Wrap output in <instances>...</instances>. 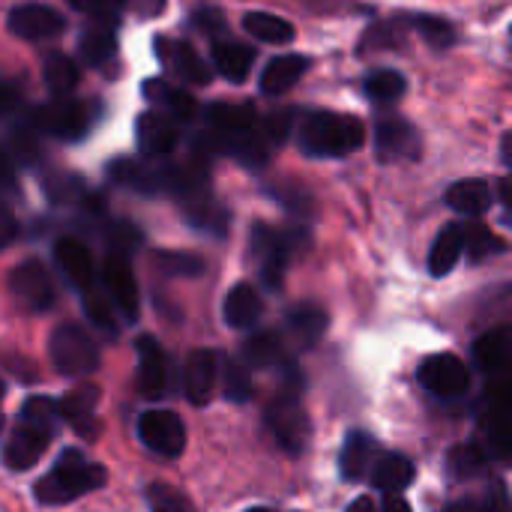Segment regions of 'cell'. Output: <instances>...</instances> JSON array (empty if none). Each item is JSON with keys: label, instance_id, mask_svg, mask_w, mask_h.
Listing matches in <instances>:
<instances>
[{"label": "cell", "instance_id": "cell-5", "mask_svg": "<svg viewBox=\"0 0 512 512\" xmlns=\"http://www.w3.org/2000/svg\"><path fill=\"white\" fill-rule=\"evenodd\" d=\"M51 363L60 375H90L99 366L96 342L78 324H60L48 342Z\"/></svg>", "mask_w": 512, "mask_h": 512}, {"label": "cell", "instance_id": "cell-23", "mask_svg": "<svg viewBox=\"0 0 512 512\" xmlns=\"http://www.w3.org/2000/svg\"><path fill=\"white\" fill-rule=\"evenodd\" d=\"M141 93L147 96V102L156 111H165L174 120H192L198 114V105H195L192 93H186V90H180V87H174V84H168L162 78H147Z\"/></svg>", "mask_w": 512, "mask_h": 512}, {"label": "cell", "instance_id": "cell-50", "mask_svg": "<svg viewBox=\"0 0 512 512\" xmlns=\"http://www.w3.org/2000/svg\"><path fill=\"white\" fill-rule=\"evenodd\" d=\"M501 201L507 207V225H512V174L507 180H501Z\"/></svg>", "mask_w": 512, "mask_h": 512}, {"label": "cell", "instance_id": "cell-26", "mask_svg": "<svg viewBox=\"0 0 512 512\" xmlns=\"http://www.w3.org/2000/svg\"><path fill=\"white\" fill-rule=\"evenodd\" d=\"M417 471H414V462L399 456V453H381L375 471L369 474V483L387 495H399L402 489H408L414 483Z\"/></svg>", "mask_w": 512, "mask_h": 512}, {"label": "cell", "instance_id": "cell-24", "mask_svg": "<svg viewBox=\"0 0 512 512\" xmlns=\"http://www.w3.org/2000/svg\"><path fill=\"white\" fill-rule=\"evenodd\" d=\"M306 69H309V60H306L303 54H282V57H273V60L264 66L258 87H261V93H267V96H282V93H288V90L306 75Z\"/></svg>", "mask_w": 512, "mask_h": 512}, {"label": "cell", "instance_id": "cell-36", "mask_svg": "<svg viewBox=\"0 0 512 512\" xmlns=\"http://www.w3.org/2000/svg\"><path fill=\"white\" fill-rule=\"evenodd\" d=\"M489 459H492V456L486 453V447H483L480 441H474V444H462V447L450 450L447 468H450V474H453L456 480H477V477L486 471Z\"/></svg>", "mask_w": 512, "mask_h": 512}, {"label": "cell", "instance_id": "cell-40", "mask_svg": "<svg viewBox=\"0 0 512 512\" xmlns=\"http://www.w3.org/2000/svg\"><path fill=\"white\" fill-rule=\"evenodd\" d=\"M420 36H423V42L426 45H432V48H450L453 45V39H456V30H453V24L450 21H444V18H432V15H414V18H405Z\"/></svg>", "mask_w": 512, "mask_h": 512}, {"label": "cell", "instance_id": "cell-8", "mask_svg": "<svg viewBox=\"0 0 512 512\" xmlns=\"http://www.w3.org/2000/svg\"><path fill=\"white\" fill-rule=\"evenodd\" d=\"M417 381L426 393L432 396H441V399H456L462 393H468L471 387V372L468 366L453 357V354H432L423 360L420 372H417Z\"/></svg>", "mask_w": 512, "mask_h": 512}, {"label": "cell", "instance_id": "cell-6", "mask_svg": "<svg viewBox=\"0 0 512 512\" xmlns=\"http://www.w3.org/2000/svg\"><path fill=\"white\" fill-rule=\"evenodd\" d=\"M90 108L78 99H54L48 105H39L30 117L33 129L51 135V138H60V141H78L87 135L90 129Z\"/></svg>", "mask_w": 512, "mask_h": 512}, {"label": "cell", "instance_id": "cell-49", "mask_svg": "<svg viewBox=\"0 0 512 512\" xmlns=\"http://www.w3.org/2000/svg\"><path fill=\"white\" fill-rule=\"evenodd\" d=\"M165 6V0H126V9H132L135 15H159Z\"/></svg>", "mask_w": 512, "mask_h": 512}, {"label": "cell", "instance_id": "cell-46", "mask_svg": "<svg viewBox=\"0 0 512 512\" xmlns=\"http://www.w3.org/2000/svg\"><path fill=\"white\" fill-rule=\"evenodd\" d=\"M72 9H81L87 12L93 21H114L123 9H126V0H66Z\"/></svg>", "mask_w": 512, "mask_h": 512}, {"label": "cell", "instance_id": "cell-25", "mask_svg": "<svg viewBox=\"0 0 512 512\" xmlns=\"http://www.w3.org/2000/svg\"><path fill=\"white\" fill-rule=\"evenodd\" d=\"M96 405H99V390L96 387H78L72 393L63 396L60 402V414L66 423H72V429L84 438L96 435Z\"/></svg>", "mask_w": 512, "mask_h": 512}, {"label": "cell", "instance_id": "cell-16", "mask_svg": "<svg viewBox=\"0 0 512 512\" xmlns=\"http://www.w3.org/2000/svg\"><path fill=\"white\" fill-rule=\"evenodd\" d=\"M138 390L147 399H159L168 390V357L153 336L138 339Z\"/></svg>", "mask_w": 512, "mask_h": 512}, {"label": "cell", "instance_id": "cell-4", "mask_svg": "<svg viewBox=\"0 0 512 512\" xmlns=\"http://www.w3.org/2000/svg\"><path fill=\"white\" fill-rule=\"evenodd\" d=\"M267 426L273 432V438L279 441V447L291 456H300L312 438V423L306 408L297 399V390H288L282 396H276L267 408Z\"/></svg>", "mask_w": 512, "mask_h": 512}, {"label": "cell", "instance_id": "cell-11", "mask_svg": "<svg viewBox=\"0 0 512 512\" xmlns=\"http://www.w3.org/2000/svg\"><path fill=\"white\" fill-rule=\"evenodd\" d=\"M102 285L108 291L111 306L126 318V321H138L141 312V297H138V282L135 273L126 261V255L111 252L102 264Z\"/></svg>", "mask_w": 512, "mask_h": 512}, {"label": "cell", "instance_id": "cell-41", "mask_svg": "<svg viewBox=\"0 0 512 512\" xmlns=\"http://www.w3.org/2000/svg\"><path fill=\"white\" fill-rule=\"evenodd\" d=\"M147 507L150 512H195L192 501L180 489L165 486V483H153L147 489Z\"/></svg>", "mask_w": 512, "mask_h": 512}, {"label": "cell", "instance_id": "cell-51", "mask_svg": "<svg viewBox=\"0 0 512 512\" xmlns=\"http://www.w3.org/2000/svg\"><path fill=\"white\" fill-rule=\"evenodd\" d=\"M381 512H411V504H408L405 498H399V495H387L384 510Z\"/></svg>", "mask_w": 512, "mask_h": 512}, {"label": "cell", "instance_id": "cell-33", "mask_svg": "<svg viewBox=\"0 0 512 512\" xmlns=\"http://www.w3.org/2000/svg\"><path fill=\"white\" fill-rule=\"evenodd\" d=\"M78 48H81V57L93 66H102L114 57L117 51V36H114V27L108 21H90L78 39Z\"/></svg>", "mask_w": 512, "mask_h": 512}, {"label": "cell", "instance_id": "cell-13", "mask_svg": "<svg viewBox=\"0 0 512 512\" xmlns=\"http://www.w3.org/2000/svg\"><path fill=\"white\" fill-rule=\"evenodd\" d=\"M63 27H66L63 15L54 12L51 6H42V3H21L9 12V30L27 42L54 39Z\"/></svg>", "mask_w": 512, "mask_h": 512}, {"label": "cell", "instance_id": "cell-54", "mask_svg": "<svg viewBox=\"0 0 512 512\" xmlns=\"http://www.w3.org/2000/svg\"><path fill=\"white\" fill-rule=\"evenodd\" d=\"M249 512H270V510H261V507H258V510H249Z\"/></svg>", "mask_w": 512, "mask_h": 512}, {"label": "cell", "instance_id": "cell-2", "mask_svg": "<svg viewBox=\"0 0 512 512\" xmlns=\"http://www.w3.org/2000/svg\"><path fill=\"white\" fill-rule=\"evenodd\" d=\"M366 141L360 117L336 111H312L297 123V144L309 156H348Z\"/></svg>", "mask_w": 512, "mask_h": 512}, {"label": "cell", "instance_id": "cell-43", "mask_svg": "<svg viewBox=\"0 0 512 512\" xmlns=\"http://www.w3.org/2000/svg\"><path fill=\"white\" fill-rule=\"evenodd\" d=\"M225 399L228 402H249L252 399V378H249V369L246 363H237V360H225Z\"/></svg>", "mask_w": 512, "mask_h": 512}, {"label": "cell", "instance_id": "cell-27", "mask_svg": "<svg viewBox=\"0 0 512 512\" xmlns=\"http://www.w3.org/2000/svg\"><path fill=\"white\" fill-rule=\"evenodd\" d=\"M483 447L492 459L512 462V411L510 408H489L480 426Z\"/></svg>", "mask_w": 512, "mask_h": 512}, {"label": "cell", "instance_id": "cell-1", "mask_svg": "<svg viewBox=\"0 0 512 512\" xmlns=\"http://www.w3.org/2000/svg\"><path fill=\"white\" fill-rule=\"evenodd\" d=\"M63 420L60 414V402H51V399H42V396H33L24 402L21 414H18V423L6 441V450H3V459L12 471H27L33 468L42 453L48 450L54 432H57V423Z\"/></svg>", "mask_w": 512, "mask_h": 512}, {"label": "cell", "instance_id": "cell-34", "mask_svg": "<svg viewBox=\"0 0 512 512\" xmlns=\"http://www.w3.org/2000/svg\"><path fill=\"white\" fill-rule=\"evenodd\" d=\"M180 207H183L186 219L195 228H201L207 234H225L228 231V210L210 192L207 195H198V198H192V201H186Z\"/></svg>", "mask_w": 512, "mask_h": 512}, {"label": "cell", "instance_id": "cell-32", "mask_svg": "<svg viewBox=\"0 0 512 512\" xmlns=\"http://www.w3.org/2000/svg\"><path fill=\"white\" fill-rule=\"evenodd\" d=\"M447 204L465 216H483L492 207V189L486 180H459L447 189Z\"/></svg>", "mask_w": 512, "mask_h": 512}, {"label": "cell", "instance_id": "cell-22", "mask_svg": "<svg viewBox=\"0 0 512 512\" xmlns=\"http://www.w3.org/2000/svg\"><path fill=\"white\" fill-rule=\"evenodd\" d=\"M216 387V357L210 351H192L183 369V393L192 405H207Z\"/></svg>", "mask_w": 512, "mask_h": 512}, {"label": "cell", "instance_id": "cell-14", "mask_svg": "<svg viewBox=\"0 0 512 512\" xmlns=\"http://www.w3.org/2000/svg\"><path fill=\"white\" fill-rule=\"evenodd\" d=\"M135 138L144 156H165L180 141V120L165 111H144L135 123Z\"/></svg>", "mask_w": 512, "mask_h": 512}, {"label": "cell", "instance_id": "cell-38", "mask_svg": "<svg viewBox=\"0 0 512 512\" xmlns=\"http://www.w3.org/2000/svg\"><path fill=\"white\" fill-rule=\"evenodd\" d=\"M363 90H366V96L372 99V102H396V99H402V93L408 90V81H405V75L402 72H396V69H378V72H372L369 78H366V84H363Z\"/></svg>", "mask_w": 512, "mask_h": 512}, {"label": "cell", "instance_id": "cell-31", "mask_svg": "<svg viewBox=\"0 0 512 512\" xmlns=\"http://www.w3.org/2000/svg\"><path fill=\"white\" fill-rule=\"evenodd\" d=\"M243 360H246V366H255V369H291L285 342L279 333H258V336L246 339Z\"/></svg>", "mask_w": 512, "mask_h": 512}, {"label": "cell", "instance_id": "cell-42", "mask_svg": "<svg viewBox=\"0 0 512 512\" xmlns=\"http://www.w3.org/2000/svg\"><path fill=\"white\" fill-rule=\"evenodd\" d=\"M447 512H512V504L501 486H492L477 498H465V501L450 504Z\"/></svg>", "mask_w": 512, "mask_h": 512}, {"label": "cell", "instance_id": "cell-39", "mask_svg": "<svg viewBox=\"0 0 512 512\" xmlns=\"http://www.w3.org/2000/svg\"><path fill=\"white\" fill-rule=\"evenodd\" d=\"M504 249H507V243L501 237H495L486 225H480V222L465 225V252L471 255V261H486Z\"/></svg>", "mask_w": 512, "mask_h": 512}, {"label": "cell", "instance_id": "cell-48", "mask_svg": "<svg viewBox=\"0 0 512 512\" xmlns=\"http://www.w3.org/2000/svg\"><path fill=\"white\" fill-rule=\"evenodd\" d=\"M486 393H489L492 408H510L512 411V372L492 375V381H489Z\"/></svg>", "mask_w": 512, "mask_h": 512}, {"label": "cell", "instance_id": "cell-21", "mask_svg": "<svg viewBox=\"0 0 512 512\" xmlns=\"http://www.w3.org/2000/svg\"><path fill=\"white\" fill-rule=\"evenodd\" d=\"M474 360L483 372L489 375H504L512 372V327H492L474 342Z\"/></svg>", "mask_w": 512, "mask_h": 512}, {"label": "cell", "instance_id": "cell-55", "mask_svg": "<svg viewBox=\"0 0 512 512\" xmlns=\"http://www.w3.org/2000/svg\"><path fill=\"white\" fill-rule=\"evenodd\" d=\"M510 36H512V30H510Z\"/></svg>", "mask_w": 512, "mask_h": 512}, {"label": "cell", "instance_id": "cell-15", "mask_svg": "<svg viewBox=\"0 0 512 512\" xmlns=\"http://www.w3.org/2000/svg\"><path fill=\"white\" fill-rule=\"evenodd\" d=\"M156 54L162 60L165 69H171L177 78H183L186 84H207L213 78V69L198 57V51L186 42L177 39H156Z\"/></svg>", "mask_w": 512, "mask_h": 512}, {"label": "cell", "instance_id": "cell-29", "mask_svg": "<svg viewBox=\"0 0 512 512\" xmlns=\"http://www.w3.org/2000/svg\"><path fill=\"white\" fill-rule=\"evenodd\" d=\"M462 252H465V225H456V222L444 225L429 252V273L447 276L456 267V261L462 258Z\"/></svg>", "mask_w": 512, "mask_h": 512}, {"label": "cell", "instance_id": "cell-45", "mask_svg": "<svg viewBox=\"0 0 512 512\" xmlns=\"http://www.w3.org/2000/svg\"><path fill=\"white\" fill-rule=\"evenodd\" d=\"M111 300H105L99 291H84V309H87V315H90V321L96 324V327H102L105 333H114L117 330V324H114V315H111V306H108Z\"/></svg>", "mask_w": 512, "mask_h": 512}, {"label": "cell", "instance_id": "cell-7", "mask_svg": "<svg viewBox=\"0 0 512 512\" xmlns=\"http://www.w3.org/2000/svg\"><path fill=\"white\" fill-rule=\"evenodd\" d=\"M291 261V234H282L270 225L252 228V264L267 288H282L285 267Z\"/></svg>", "mask_w": 512, "mask_h": 512}, {"label": "cell", "instance_id": "cell-19", "mask_svg": "<svg viewBox=\"0 0 512 512\" xmlns=\"http://www.w3.org/2000/svg\"><path fill=\"white\" fill-rule=\"evenodd\" d=\"M168 168L153 165V162L120 159V162H111L108 174H111V180H117V183H123V186H129L135 192L156 195V192H168Z\"/></svg>", "mask_w": 512, "mask_h": 512}, {"label": "cell", "instance_id": "cell-35", "mask_svg": "<svg viewBox=\"0 0 512 512\" xmlns=\"http://www.w3.org/2000/svg\"><path fill=\"white\" fill-rule=\"evenodd\" d=\"M45 84H48V90L57 96V99H69L72 93H75V87H78V81H81V72H78V63L72 60V57H66V54H51L48 60H45Z\"/></svg>", "mask_w": 512, "mask_h": 512}, {"label": "cell", "instance_id": "cell-52", "mask_svg": "<svg viewBox=\"0 0 512 512\" xmlns=\"http://www.w3.org/2000/svg\"><path fill=\"white\" fill-rule=\"evenodd\" d=\"M348 512H378V507H375L369 498H357V501L348 507Z\"/></svg>", "mask_w": 512, "mask_h": 512}, {"label": "cell", "instance_id": "cell-3", "mask_svg": "<svg viewBox=\"0 0 512 512\" xmlns=\"http://www.w3.org/2000/svg\"><path fill=\"white\" fill-rule=\"evenodd\" d=\"M105 480H108V474L102 465L87 462L84 453H78V450H66V453H60L54 468L36 483L33 495L42 507H60V504L78 501V498L102 489Z\"/></svg>", "mask_w": 512, "mask_h": 512}, {"label": "cell", "instance_id": "cell-12", "mask_svg": "<svg viewBox=\"0 0 512 512\" xmlns=\"http://www.w3.org/2000/svg\"><path fill=\"white\" fill-rule=\"evenodd\" d=\"M375 147L384 162H405L420 156L423 141L414 123L402 117H381L375 126Z\"/></svg>", "mask_w": 512, "mask_h": 512}, {"label": "cell", "instance_id": "cell-47", "mask_svg": "<svg viewBox=\"0 0 512 512\" xmlns=\"http://www.w3.org/2000/svg\"><path fill=\"white\" fill-rule=\"evenodd\" d=\"M192 27L195 30H201V33H207V36H216V33H225V15H222V9H213V6H201V9H195L192 12Z\"/></svg>", "mask_w": 512, "mask_h": 512}, {"label": "cell", "instance_id": "cell-17", "mask_svg": "<svg viewBox=\"0 0 512 512\" xmlns=\"http://www.w3.org/2000/svg\"><path fill=\"white\" fill-rule=\"evenodd\" d=\"M327 312L315 303H297L288 309L285 315V333H288V342L297 345L300 351L306 348H315L321 342V336L327 333Z\"/></svg>", "mask_w": 512, "mask_h": 512}, {"label": "cell", "instance_id": "cell-44", "mask_svg": "<svg viewBox=\"0 0 512 512\" xmlns=\"http://www.w3.org/2000/svg\"><path fill=\"white\" fill-rule=\"evenodd\" d=\"M156 264L171 276H198L204 270V261L195 255H186V252H159Z\"/></svg>", "mask_w": 512, "mask_h": 512}, {"label": "cell", "instance_id": "cell-9", "mask_svg": "<svg viewBox=\"0 0 512 512\" xmlns=\"http://www.w3.org/2000/svg\"><path fill=\"white\" fill-rule=\"evenodd\" d=\"M138 438L156 456L177 459L186 447V426L174 411H144L138 417Z\"/></svg>", "mask_w": 512, "mask_h": 512}, {"label": "cell", "instance_id": "cell-30", "mask_svg": "<svg viewBox=\"0 0 512 512\" xmlns=\"http://www.w3.org/2000/svg\"><path fill=\"white\" fill-rule=\"evenodd\" d=\"M261 309H264L261 294H258L252 285L240 282V285H234V288L228 291V297H225V309H222V312H225L228 327L243 330V327H252V324L261 318Z\"/></svg>", "mask_w": 512, "mask_h": 512}, {"label": "cell", "instance_id": "cell-53", "mask_svg": "<svg viewBox=\"0 0 512 512\" xmlns=\"http://www.w3.org/2000/svg\"><path fill=\"white\" fill-rule=\"evenodd\" d=\"M501 153H504V159H507V165H512V132H510V135H504V144H501Z\"/></svg>", "mask_w": 512, "mask_h": 512}, {"label": "cell", "instance_id": "cell-20", "mask_svg": "<svg viewBox=\"0 0 512 512\" xmlns=\"http://www.w3.org/2000/svg\"><path fill=\"white\" fill-rule=\"evenodd\" d=\"M381 453H378V444L372 435L366 432H351L342 444V456H339V471L345 480L357 483L363 477H369L378 465Z\"/></svg>", "mask_w": 512, "mask_h": 512}, {"label": "cell", "instance_id": "cell-10", "mask_svg": "<svg viewBox=\"0 0 512 512\" xmlns=\"http://www.w3.org/2000/svg\"><path fill=\"white\" fill-rule=\"evenodd\" d=\"M9 288H12V297L27 309V312H48L54 306V282H51V273L45 270L42 261L30 258V261H21L12 276H9Z\"/></svg>", "mask_w": 512, "mask_h": 512}, {"label": "cell", "instance_id": "cell-37", "mask_svg": "<svg viewBox=\"0 0 512 512\" xmlns=\"http://www.w3.org/2000/svg\"><path fill=\"white\" fill-rule=\"evenodd\" d=\"M243 27L246 33H252L255 39L261 42H273V45H285L294 39V24L279 18V15H270V12H249L243 18Z\"/></svg>", "mask_w": 512, "mask_h": 512}, {"label": "cell", "instance_id": "cell-18", "mask_svg": "<svg viewBox=\"0 0 512 512\" xmlns=\"http://www.w3.org/2000/svg\"><path fill=\"white\" fill-rule=\"evenodd\" d=\"M54 261L60 267V273L78 288V291H90L93 288V255L90 249L78 240V237H60L54 243Z\"/></svg>", "mask_w": 512, "mask_h": 512}, {"label": "cell", "instance_id": "cell-28", "mask_svg": "<svg viewBox=\"0 0 512 512\" xmlns=\"http://www.w3.org/2000/svg\"><path fill=\"white\" fill-rule=\"evenodd\" d=\"M255 63V48L252 45H240V42H231V39H222L213 45V66L222 78L240 84L249 78V69Z\"/></svg>", "mask_w": 512, "mask_h": 512}]
</instances>
